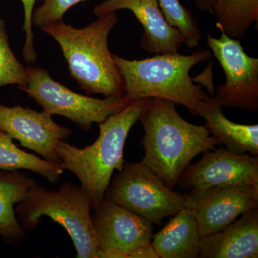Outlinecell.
I'll list each match as a JSON object with an SVG mask.
<instances>
[{
	"label": "cell",
	"mask_w": 258,
	"mask_h": 258,
	"mask_svg": "<svg viewBox=\"0 0 258 258\" xmlns=\"http://www.w3.org/2000/svg\"><path fill=\"white\" fill-rule=\"evenodd\" d=\"M219 30L232 38L246 36L258 22V0H218L212 8Z\"/></svg>",
	"instance_id": "d6986e66"
},
{
	"label": "cell",
	"mask_w": 258,
	"mask_h": 258,
	"mask_svg": "<svg viewBox=\"0 0 258 258\" xmlns=\"http://www.w3.org/2000/svg\"><path fill=\"white\" fill-rule=\"evenodd\" d=\"M124 82L125 95L131 101L157 98L181 105L196 115L199 103L208 95L194 84L189 72L199 62L212 57L210 50L195 51L189 55H156L143 60H127L112 54Z\"/></svg>",
	"instance_id": "277c9868"
},
{
	"label": "cell",
	"mask_w": 258,
	"mask_h": 258,
	"mask_svg": "<svg viewBox=\"0 0 258 258\" xmlns=\"http://www.w3.org/2000/svg\"><path fill=\"white\" fill-rule=\"evenodd\" d=\"M166 21L179 30L184 37V44L189 48L199 46L202 38L198 21L188 8L179 0H157Z\"/></svg>",
	"instance_id": "ffe728a7"
},
{
	"label": "cell",
	"mask_w": 258,
	"mask_h": 258,
	"mask_svg": "<svg viewBox=\"0 0 258 258\" xmlns=\"http://www.w3.org/2000/svg\"><path fill=\"white\" fill-rule=\"evenodd\" d=\"M27 84L26 67L17 59L10 48L5 22L0 18V87L18 85L20 88Z\"/></svg>",
	"instance_id": "44dd1931"
},
{
	"label": "cell",
	"mask_w": 258,
	"mask_h": 258,
	"mask_svg": "<svg viewBox=\"0 0 258 258\" xmlns=\"http://www.w3.org/2000/svg\"><path fill=\"white\" fill-rule=\"evenodd\" d=\"M105 198L155 225L185 208L184 195L167 187L142 161L125 163Z\"/></svg>",
	"instance_id": "8992f818"
},
{
	"label": "cell",
	"mask_w": 258,
	"mask_h": 258,
	"mask_svg": "<svg viewBox=\"0 0 258 258\" xmlns=\"http://www.w3.org/2000/svg\"><path fill=\"white\" fill-rule=\"evenodd\" d=\"M93 210L102 258H159L152 244V223L107 199Z\"/></svg>",
	"instance_id": "ba28073f"
},
{
	"label": "cell",
	"mask_w": 258,
	"mask_h": 258,
	"mask_svg": "<svg viewBox=\"0 0 258 258\" xmlns=\"http://www.w3.org/2000/svg\"><path fill=\"white\" fill-rule=\"evenodd\" d=\"M120 10L132 11L143 26L144 50L156 55L175 54L184 43L179 30L166 21L157 0H105L95 7L93 13L98 18Z\"/></svg>",
	"instance_id": "4fadbf2b"
},
{
	"label": "cell",
	"mask_w": 258,
	"mask_h": 258,
	"mask_svg": "<svg viewBox=\"0 0 258 258\" xmlns=\"http://www.w3.org/2000/svg\"><path fill=\"white\" fill-rule=\"evenodd\" d=\"M0 130L19 141L23 147L40 154L42 159L59 164L57 144L72 134L71 129L57 124L47 112L20 106L8 107L1 103Z\"/></svg>",
	"instance_id": "7c38bea8"
},
{
	"label": "cell",
	"mask_w": 258,
	"mask_h": 258,
	"mask_svg": "<svg viewBox=\"0 0 258 258\" xmlns=\"http://www.w3.org/2000/svg\"><path fill=\"white\" fill-rule=\"evenodd\" d=\"M139 120L144 131L142 162L171 189L194 158L220 145L205 125L186 121L167 100L147 98Z\"/></svg>",
	"instance_id": "6da1fadb"
},
{
	"label": "cell",
	"mask_w": 258,
	"mask_h": 258,
	"mask_svg": "<svg viewBox=\"0 0 258 258\" xmlns=\"http://www.w3.org/2000/svg\"><path fill=\"white\" fill-rule=\"evenodd\" d=\"M87 0H44L32 15V24L42 28L59 20H63L64 15L71 8Z\"/></svg>",
	"instance_id": "7402d4cb"
},
{
	"label": "cell",
	"mask_w": 258,
	"mask_h": 258,
	"mask_svg": "<svg viewBox=\"0 0 258 258\" xmlns=\"http://www.w3.org/2000/svg\"><path fill=\"white\" fill-rule=\"evenodd\" d=\"M0 169L17 171L20 169L31 171L43 176L50 183L60 179L64 169L59 163L41 159L21 150L8 134L0 130Z\"/></svg>",
	"instance_id": "ac0fdd59"
},
{
	"label": "cell",
	"mask_w": 258,
	"mask_h": 258,
	"mask_svg": "<svg viewBox=\"0 0 258 258\" xmlns=\"http://www.w3.org/2000/svg\"><path fill=\"white\" fill-rule=\"evenodd\" d=\"M92 202L82 186L69 182L52 191L36 182L19 203L16 212L22 227L35 230L47 216L62 226L72 239L77 258H102L91 219Z\"/></svg>",
	"instance_id": "5b68a950"
},
{
	"label": "cell",
	"mask_w": 258,
	"mask_h": 258,
	"mask_svg": "<svg viewBox=\"0 0 258 258\" xmlns=\"http://www.w3.org/2000/svg\"><path fill=\"white\" fill-rule=\"evenodd\" d=\"M223 103L216 96H208L199 103L196 115L203 117L209 133L220 145L236 154H258V125H246L229 120L222 111Z\"/></svg>",
	"instance_id": "9a60e30c"
},
{
	"label": "cell",
	"mask_w": 258,
	"mask_h": 258,
	"mask_svg": "<svg viewBox=\"0 0 258 258\" xmlns=\"http://www.w3.org/2000/svg\"><path fill=\"white\" fill-rule=\"evenodd\" d=\"M153 235L152 244L159 258L199 257L201 236L196 220L189 208H184Z\"/></svg>",
	"instance_id": "2e32d148"
},
{
	"label": "cell",
	"mask_w": 258,
	"mask_h": 258,
	"mask_svg": "<svg viewBox=\"0 0 258 258\" xmlns=\"http://www.w3.org/2000/svg\"><path fill=\"white\" fill-rule=\"evenodd\" d=\"M35 183L18 171L0 172V236L7 242L18 243L28 237L19 223L14 206L23 201Z\"/></svg>",
	"instance_id": "e0dca14e"
},
{
	"label": "cell",
	"mask_w": 258,
	"mask_h": 258,
	"mask_svg": "<svg viewBox=\"0 0 258 258\" xmlns=\"http://www.w3.org/2000/svg\"><path fill=\"white\" fill-rule=\"evenodd\" d=\"M218 0H194L197 8L203 12H212L214 5Z\"/></svg>",
	"instance_id": "cb8c5ba5"
},
{
	"label": "cell",
	"mask_w": 258,
	"mask_h": 258,
	"mask_svg": "<svg viewBox=\"0 0 258 258\" xmlns=\"http://www.w3.org/2000/svg\"><path fill=\"white\" fill-rule=\"evenodd\" d=\"M208 46L225 72L226 81L217 88L223 106L258 111V59L244 52L240 42L221 32L208 35Z\"/></svg>",
	"instance_id": "9c48e42d"
},
{
	"label": "cell",
	"mask_w": 258,
	"mask_h": 258,
	"mask_svg": "<svg viewBox=\"0 0 258 258\" xmlns=\"http://www.w3.org/2000/svg\"><path fill=\"white\" fill-rule=\"evenodd\" d=\"M258 186V157L239 154L226 148L209 150L196 164L185 169L178 180L180 189L196 190L227 185Z\"/></svg>",
	"instance_id": "8fae6325"
},
{
	"label": "cell",
	"mask_w": 258,
	"mask_h": 258,
	"mask_svg": "<svg viewBox=\"0 0 258 258\" xmlns=\"http://www.w3.org/2000/svg\"><path fill=\"white\" fill-rule=\"evenodd\" d=\"M185 208L192 212L201 237L223 230L244 212L258 208V186L227 185L190 190Z\"/></svg>",
	"instance_id": "30bf717a"
},
{
	"label": "cell",
	"mask_w": 258,
	"mask_h": 258,
	"mask_svg": "<svg viewBox=\"0 0 258 258\" xmlns=\"http://www.w3.org/2000/svg\"><path fill=\"white\" fill-rule=\"evenodd\" d=\"M223 230L202 237L200 258H257L258 208L240 215Z\"/></svg>",
	"instance_id": "5bb4252c"
},
{
	"label": "cell",
	"mask_w": 258,
	"mask_h": 258,
	"mask_svg": "<svg viewBox=\"0 0 258 258\" xmlns=\"http://www.w3.org/2000/svg\"><path fill=\"white\" fill-rule=\"evenodd\" d=\"M26 71L28 84L20 89L44 111L66 117L85 131L91 130L93 123L99 124L132 103L125 96L106 97L105 99L83 96L54 81L45 69L28 66Z\"/></svg>",
	"instance_id": "52a82bcc"
},
{
	"label": "cell",
	"mask_w": 258,
	"mask_h": 258,
	"mask_svg": "<svg viewBox=\"0 0 258 258\" xmlns=\"http://www.w3.org/2000/svg\"><path fill=\"white\" fill-rule=\"evenodd\" d=\"M118 22L115 12L98 17L83 28H74L63 20L41 28L59 44L71 77L88 95H125L123 78L108 45L110 32Z\"/></svg>",
	"instance_id": "7a4b0ae2"
},
{
	"label": "cell",
	"mask_w": 258,
	"mask_h": 258,
	"mask_svg": "<svg viewBox=\"0 0 258 258\" xmlns=\"http://www.w3.org/2000/svg\"><path fill=\"white\" fill-rule=\"evenodd\" d=\"M38 0H21L24 8L23 31L25 33V45L23 49V55L28 64L36 62L37 53L34 48L33 32H32V15L35 3Z\"/></svg>",
	"instance_id": "603a6c76"
},
{
	"label": "cell",
	"mask_w": 258,
	"mask_h": 258,
	"mask_svg": "<svg viewBox=\"0 0 258 258\" xmlns=\"http://www.w3.org/2000/svg\"><path fill=\"white\" fill-rule=\"evenodd\" d=\"M146 99L132 102L99 123V136L91 145L79 149L64 141L57 144L56 152L61 167L77 176L91 198L93 208L106 199L113 171L123 169L125 140L139 120Z\"/></svg>",
	"instance_id": "3957f363"
}]
</instances>
